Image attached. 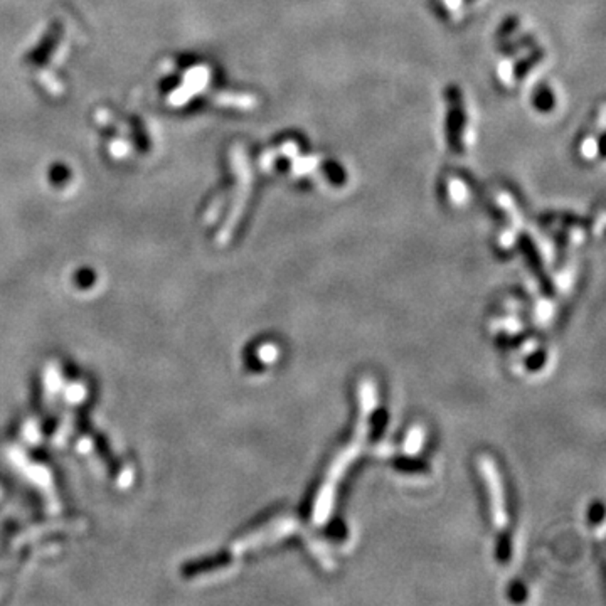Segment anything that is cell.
<instances>
[{"label":"cell","mask_w":606,"mask_h":606,"mask_svg":"<svg viewBox=\"0 0 606 606\" xmlns=\"http://www.w3.org/2000/svg\"><path fill=\"white\" fill-rule=\"evenodd\" d=\"M375 406H378L375 384L371 379H362L361 384H359V419L357 424H355V431L352 435V440L335 456L334 463L329 468V474H327L320 490H318L317 500H315L313 505L315 524H323L329 519L334 507L335 487L341 482L342 476L345 475V470L349 468V465L361 453L364 444H366L367 438H369L371 416H373Z\"/></svg>","instance_id":"1"},{"label":"cell","mask_w":606,"mask_h":606,"mask_svg":"<svg viewBox=\"0 0 606 606\" xmlns=\"http://www.w3.org/2000/svg\"><path fill=\"white\" fill-rule=\"evenodd\" d=\"M479 470L482 474L485 483H487L488 495H490V507H492V519H494L497 531H504L508 524L507 507H505V492L502 476H500L497 465L490 456L482 455L479 458Z\"/></svg>","instance_id":"2"},{"label":"cell","mask_w":606,"mask_h":606,"mask_svg":"<svg viewBox=\"0 0 606 606\" xmlns=\"http://www.w3.org/2000/svg\"><path fill=\"white\" fill-rule=\"evenodd\" d=\"M424 440V430L421 426L411 428L410 433H407L406 440H404V450L407 455H414L421 450V444Z\"/></svg>","instance_id":"3"}]
</instances>
